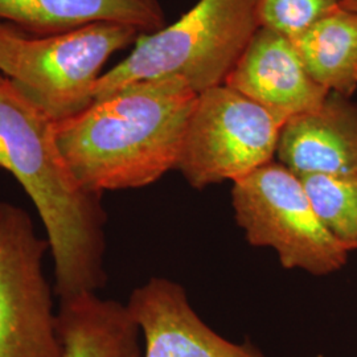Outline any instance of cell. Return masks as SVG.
Returning <instances> with one entry per match:
<instances>
[{"instance_id": "1", "label": "cell", "mask_w": 357, "mask_h": 357, "mask_svg": "<svg viewBox=\"0 0 357 357\" xmlns=\"http://www.w3.org/2000/svg\"><path fill=\"white\" fill-rule=\"evenodd\" d=\"M54 128L0 72V168L38 209L53 258L54 293L64 299L97 293L106 282V213L102 195L85 190L70 172Z\"/></svg>"}, {"instance_id": "2", "label": "cell", "mask_w": 357, "mask_h": 357, "mask_svg": "<svg viewBox=\"0 0 357 357\" xmlns=\"http://www.w3.org/2000/svg\"><path fill=\"white\" fill-rule=\"evenodd\" d=\"M197 93L178 79L128 85L56 123V141L90 192L150 185L176 169Z\"/></svg>"}, {"instance_id": "3", "label": "cell", "mask_w": 357, "mask_h": 357, "mask_svg": "<svg viewBox=\"0 0 357 357\" xmlns=\"http://www.w3.org/2000/svg\"><path fill=\"white\" fill-rule=\"evenodd\" d=\"M258 28L255 0H199L174 24L141 35L98 79L94 102L149 81L178 79L197 94L222 85Z\"/></svg>"}, {"instance_id": "4", "label": "cell", "mask_w": 357, "mask_h": 357, "mask_svg": "<svg viewBox=\"0 0 357 357\" xmlns=\"http://www.w3.org/2000/svg\"><path fill=\"white\" fill-rule=\"evenodd\" d=\"M231 203L248 241L274 249L283 268L320 277L347 264L351 250L321 224L301 178L280 162L233 181Z\"/></svg>"}, {"instance_id": "5", "label": "cell", "mask_w": 357, "mask_h": 357, "mask_svg": "<svg viewBox=\"0 0 357 357\" xmlns=\"http://www.w3.org/2000/svg\"><path fill=\"white\" fill-rule=\"evenodd\" d=\"M286 121L225 84L204 90L190 116L176 169L197 190L236 181L273 162Z\"/></svg>"}, {"instance_id": "6", "label": "cell", "mask_w": 357, "mask_h": 357, "mask_svg": "<svg viewBox=\"0 0 357 357\" xmlns=\"http://www.w3.org/2000/svg\"><path fill=\"white\" fill-rule=\"evenodd\" d=\"M48 250L26 209L0 202V357H61Z\"/></svg>"}, {"instance_id": "7", "label": "cell", "mask_w": 357, "mask_h": 357, "mask_svg": "<svg viewBox=\"0 0 357 357\" xmlns=\"http://www.w3.org/2000/svg\"><path fill=\"white\" fill-rule=\"evenodd\" d=\"M141 35L132 26L93 23L57 36L28 38L16 76L10 79L53 122H61L94 103L107 60Z\"/></svg>"}, {"instance_id": "8", "label": "cell", "mask_w": 357, "mask_h": 357, "mask_svg": "<svg viewBox=\"0 0 357 357\" xmlns=\"http://www.w3.org/2000/svg\"><path fill=\"white\" fill-rule=\"evenodd\" d=\"M126 306L141 328L144 357H266L212 330L176 282L153 277L132 291Z\"/></svg>"}, {"instance_id": "9", "label": "cell", "mask_w": 357, "mask_h": 357, "mask_svg": "<svg viewBox=\"0 0 357 357\" xmlns=\"http://www.w3.org/2000/svg\"><path fill=\"white\" fill-rule=\"evenodd\" d=\"M224 84L286 119L330 94L308 75L293 40L268 28L257 29Z\"/></svg>"}, {"instance_id": "10", "label": "cell", "mask_w": 357, "mask_h": 357, "mask_svg": "<svg viewBox=\"0 0 357 357\" xmlns=\"http://www.w3.org/2000/svg\"><path fill=\"white\" fill-rule=\"evenodd\" d=\"M275 156L298 176L355 171L357 103L330 91L318 109L290 116L282 126Z\"/></svg>"}, {"instance_id": "11", "label": "cell", "mask_w": 357, "mask_h": 357, "mask_svg": "<svg viewBox=\"0 0 357 357\" xmlns=\"http://www.w3.org/2000/svg\"><path fill=\"white\" fill-rule=\"evenodd\" d=\"M0 20L50 38L93 23L132 26L142 35L166 26L159 0H0Z\"/></svg>"}, {"instance_id": "12", "label": "cell", "mask_w": 357, "mask_h": 357, "mask_svg": "<svg viewBox=\"0 0 357 357\" xmlns=\"http://www.w3.org/2000/svg\"><path fill=\"white\" fill-rule=\"evenodd\" d=\"M61 357H144L141 328L128 306L97 293L60 299Z\"/></svg>"}, {"instance_id": "13", "label": "cell", "mask_w": 357, "mask_h": 357, "mask_svg": "<svg viewBox=\"0 0 357 357\" xmlns=\"http://www.w3.org/2000/svg\"><path fill=\"white\" fill-rule=\"evenodd\" d=\"M308 75L351 98L357 90V13L340 6L291 38Z\"/></svg>"}, {"instance_id": "14", "label": "cell", "mask_w": 357, "mask_h": 357, "mask_svg": "<svg viewBox=\"0 0 357 357\" xmlns=\"http://www.w3.org/2000/svg\"><path fill=\"white\" fill-rule=\"evenodd\" d=\"M321 224L349 250L357 248V169L299 176Z\"/></svg>"}, {"instance_id": "15", "label": "cell", "mask_w": 357, "mask_h": 357, "mask_svg": "<svg viewBox=\"0 0 357 357\" xmlns=\"http://www.w3.org/2000/svg\"><path fill=\"white\" fill-rule=\"evenodd\" d=\"M340 6V0H255L259 28L296 38Z\"/></svg>"}, {"instance_id": "16", "label": "cell", "mask_w": 357, "mask_h": 357, "mask_svg": "<svg viewBox=\"0 0 357 357\" xmlns=\"http://www.w3.org/2000/svg\"><path fill=\"white\" fill-rule=\"evenodd\" d=\"M26 32L11 23L0 20V72L8 78L16 76L20 56L26 38Z\"/></svg>"}, {"instance_id": "17", "label": "cell", "mask_w": 357, "mask_h": 357, "mask_svg": "<svg viewBox=\"0 0 357 357\" xmlns=\"http://www.w3.org/2000/svg\"><path fill=\"white\" fill-rule=\"evenodd\" d=\"M340 7L357 13V0H340Z\"/></svg>"}]
</instances>
